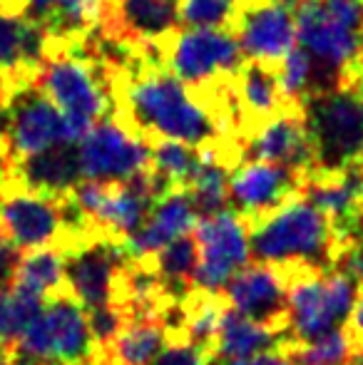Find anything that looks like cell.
<instances>
[{
    "label": "cell",
    "instance_id": "cell-1",
    "mask_svg": "<svg viewBox=\"0 0 363 365\" xmlns=\"http://www.w3.org/2000/svg\"><path fill=\"white\" fill-rule=\"evenodd\" d=\"M115 120L150 142L175 140L194 149L224 142L204 100L162 65H142L112 87ZM229 142V140H227Z\"/></svg>",
    "mask_w": 363,
    "mask_h": 365
},
{
    "label": "cell",
    "instance_id": "cell-2",
    "mask_svg": "<svg viewBox=\"0 0 363 365\" xmlns=\"http://www.w3.org/2000/svg\"><path fill=\"white\" fill-rule=\"evenodd\" d=\"M257 264L294 271H334L351 244L341 239L334 221L296 194L294 199L249 224Z\"/></svg>",
    "mask_w": 363,
    "mask_h": 365
},
{
    "label": "cell",
    "instance_id": "cell-3",
    "mask_svg": "<svg viewBox=\"0 0 363 365\" xmlns=\"http://www.w3.org/2000/svg\"><path fill=\"white\" fill-rule=\"evenodd\" d=\"M35 85L65 115L68 142H80L92 125L115 117V95L105 70L75 40H50V53Z\"/></svg>",
    "mask_w": 363,
    "mask_h": 365
},
{
    "label": "cell",
    "instance_id": "cell-4",
    "mask_svg": "<svg viewBox=\"0 0 363 365\" xmlns=\"http://www.w3.org/2000/svg\"><path fill=\"white\" fill-rule=\"evenodd\" d=\"M314 172L336 174L363 164V82L311 95L301 102Z\"/></svg>",
    "mask_w": 363,
    "mask_h": 365
},
{
    "label": "cell",
    "instance_id": "cell-5",
    "mask_svg": "<svg viewBox=\"0 0 363 365\" xmlns=\"http://www.w3.org/2000/svg\"><path fill=\"white\" fill-rule=\"evenodd\" d=\"M361 281L341 269L289 274L286 331L291 346L311 343L346 326L359 298Z\"/></svg>",
    "mask_w": 363,
    "mask_h": 365
},
{
    "label": "cell",
    "instance_id": "cell-6",
    "mask_svg": "<svg viewBox=\"0 0 363 365\" xmlns=\"http://www.w3.org/2000/svg\"><path fill=\"white\" fill-rule=\"evenodd\" d=\"M162 68L197 95L237 77L247 58L234 30L180 28L162 43Z\"/></svg>",
    "mask_w": 363,
    "mask_h": 365
},
{
    "label": "cell",
    "instance_id": "cell-7",
    "mask_svg": "<svg viewBox=\"0 0 363 365\" xmlns=\"http://www.w3.org/2000/svg\"><path fill=\"white\" fill-rule=\"evenodd\" d=\"M15 353L38 365H92L97 358L88 311L68 289L45 301V308L18 338Z\"/></svg>",
    "mask_w": 363,
    "mask_h": 365
},
{
    "label": "cell",
    "instance_id": "cell-8",
    "mask_svg": "<svg viewBox=\"0 0 363 365\" xmlns=\"http://www.w3.org/2000/svg\"><path fill=\"white\" fill-rule=\"evenodd\" d=\"M65 289L85 311L115 303L120 279L132 261L125 241L102 231H88L63 249Z\"/></svg>",
    "mask_w": 363,
    "mask_h": 365
},
{
    "label": "cell",
    "instance_id": "cell-9",
    "mask_svg": "<svg viewBox=\"0 0 363 365\" xmlns=\"http://www.w3.org/2000/svg\"><path fill=\"white\" fill-rule=\"evenodd\" d=\"M199 244V266L194 289L222 296L229 281L252 264V234L249 221L234 209L204 217L194 234Z\"/></svg>",
    "mask_w": 363,
    "mask_h": 365
},
{
    "label": "cell",
    "instance_id": "cell-10",
    "mask_svg": "<svg viewBox=\"0 0 363 365\" xmlns=\"http://www.w3.org/2000/svg\"><path fill=\"white\" fill-rule=\"evenodd\" d=\"M0 226L20 249H65L75 241L65 197L5 187L0 192Z\"/></svg>",
    "mask_w": 363,
    "mask_h": 365
},
{
    "label": "cell",
    "instance_id": "cell-11",
    "mask_svg": "<svg viewBox=\"0 0 363 365\" xmlns=\"http://www.w3.org/2000/svg\"><path fill=\"white\" fill-rule=\"evenodd\" d=\"M83 179L122 184L152 167V142L110 117L90 127L78 142Z\"/></svg>",
    "mask_w": 363,
    "mask_h": 365
},
{
    "label": "cell",
    "instance_id": "cell-12",
    "mask_svg": "<svg viewBox=\"0 0 363 365\" xmlns=\"http://www.w3.org/2000/svg\"><path fill=\"white\" fill-rule=\"evenodd\" d=\"M180 0H105L100 30L162 65V43L182 28Z\"/></svg>",
    "mask_w": 363,
    "mask_h": 365
},
{
    "label": "cell",
    "instance_id": "cell-13",
    "mask_svg": "<svg viewBox=\"0 0 363 365\" xmlns=\"http://www.w3.org/2000/svg\"><path fill=\"white\" fill-rule=\"evenodd\" d=\"M296 5L299 0H239L234 33L249 63L281 68L296 48Z\"/></svg>",
    "mask_w": 363,
    "mask_h": 365
},
{
    "label": "cell",
    "instance_id": "cell-14",
    "mask_svg": "<svg viewBox=\"0 0 363 365\" xmlns=\"http://www.w3.org/2000/svg\"><path fill=\"white\" fill-rule=\"evenodd\" d=\"M68 142L65 115L53 100L35 85V80L15 85L10 92V125H8V152L13 159Z\"/></svg>",
    "mask_w": 363,
    "mask_h": 365
},
{
    "label": "cell",
    "instance_id": "cell-15",
    "mask_svg": "<svg viewBox=\"0 0 363 365\" xmlns=\"http://www.w3.org/2000/svg\"><path fill=\"white\" fill-rule=\"evenodd\" d=\"M304 177L274 162L249 159L229 174V204L252 224L301 194Z\"/></svg>",
    "mask_w": 363,
    "mask_h": 365
},
{
    "label": "cell",
    "instance_id": "cell-16",
    "mask_svg": "<svg viewBox=\"0 0 363 365\" xmlns=\"http://www.w3.org/2000/svg\"><path fill=\"white\" fill-rule=\"evenodd\" d=\"M224 301L242 316L262 326L286 331L289 313V274L276 266L249 264L224 289ZM289 333V331H286Z\"/></svg>",
    "mask_w": 363,
    "mask_h": 365
},
{
    "label": "cell",
    "instance_id": "cell-17",
    "mask_svg": "<svg viewBox=\"0 0 363 365\" xmlns=\"http://www.w3.org/2000/svg\"><path fill=\"white\" fill-rule=\"evenodd\" d=\"M244 162L259 159V162H274L281 167H289L299 172L301 177H309L314 172V152L306 135L304 115L301 107L286 110L272 117L262 127L244 137L242 142Z\"/></svg>",
    "mask_w": 363,
    "mask_h": 365
},
{
    "label": "cell",
    "instance_id": "cell-18",
    "mask_svg": "<svg viewBox=\"0 0 363 365\" xmlns=\"http://www.w3.org/2000/svg\"><path fill=\"white\" fill-rule=\"evenodd\" d=\"M50 53V33L23 10L0 8V77L10 85L35 80Z\"/></svg>",
    "mask_w": 363,
    "mask_h": 365
},
{
    "label": "cell",
    "instance_id": "cell-19",
    "mask_svg": "<svg viewBox=\"0 0 363 365\" xmlns=\"http://www.w3.org/2000/svg\"><path fill=\"white\" fill-rule=\"evenodd\" d=\"M80 182H83V164H80L78 142H60L45 152L13 159L8 187H20L48 197H68Z\"/></svg>",
    "mask_w": 363,
    "mask_h": 365
},
{
    "label": "cell",
    "instance_id": "cell-20",
    "mask_svg": "<svg viewBox=\"0 0 363 365\" xmlns=\"http://www.w3.org/2000/svg\"><path fill=\"white\" fill-rule=\"evenodd\" d=\"M197 209L184 189H172L152 207L150 217L140 231L125 239V246L132 259H152L157 251L172 244L180 236L192 234L197 229Z\"/></svg>",
    "mask_w": 363,
    "mask_h": 365
},
{
    "label": "cell",
    "instance_id": "cell-21",
    "mask_svg": "<svg viewBox=\"0 0 363 365\" xmlns=\"http://www.w3.org/2000/svg\"><path fill=\"white\" fill-rule=\"evenodd\" d=\"M234 97H237L239 117H242L244 137L252 135L257 127L286 110H294L281 90L279 68L262 63H244L234 77Z\"/></svg>",
    "mask_w": 363,
    "mask_h": 365
},
{
    "label": "cell",
    "instance_id": "cell-22",
    "mask_svg": "<svg viewBox=\"0 0 363 365\" xmlns=\"http://www.w3.org/2000/svg\"><path fill=\"white\" fill-rule=\"evenodd\" d=\"M291 338L286 331L262 326L227 306L214 341V361H244L274 351H289Z\"/></svg>",
    "mask_w": 363,
    "mask_h": 365
},
{
    "label": "cell",
    "instance_id": "cell-23",
    "mask_svg": "<svg viewBox=\"0 0 363 365\" xmlns=\"http://www.w3.org/2000/svg\"><path fill=\"white\" fill-rule=\"evenodd\" d=\"M170 333L157 316L130 318L120 336L107 348L97 351L92 365H152L165 351Z\"/></svg>",
    "mask_w": 363,
    "mask_h": 365
},
{
    "label": "cell",
    "instance_id": "cell-24",
    "mask_svg": "<svg viewBox=\"0 0 363 365\" xmlns=\"http://www.w3.org/2000/svg\"><path fill=\"white\" fill-rule=\"evenodd\" d=\"M229 174L232 167L224 162L217 149H199V167L184 192L189 194L202 219L229 209Z\"/></svg>",
    "mask_w": 363,
    "mask_h": 365
},
{
    "label": "cell",
    "instance_id": "cell-25",
    "mask_svg": "<svg viewBox=\"0 0 363 365\" xmlns=\"http://www.w3.org/2000/svg\"><path fill=\"white\" fill-rule=\"evenodd\" d=\"M150 261L160 274L170 298L182 301L194 291V274H197L199 266V244L192 234L180 236L172 244H167Z\"/></svg>",
    "mask_w": 363,
    "mask_h": 365
},
{
    "label": "cell",
    "instance_id": "cell-26",
    "mask_svg": "<svg viewBox=\"0 0 363 365\" xmlns=\"http://www.w3.org/2000/svg\"><path fill=\"white\" fill-rule=\"evenodd\" d=\"M15 289L28 291L48 301L50 296L65 291V254L63 249H33L23 254L18 274L13 281Z\"/></svg>",
    "mask_w": 363,
    "mask_h": 365
},
{
    "label": "cell",
    "instance_id": "cell-27",
    "mask_svg": "<svg viewBox=\"0 0 363 365\" xmlns=\"http://www.w3.org/2000/svg\"><path fill=\"white\" fill-rule=\"evenodd\" d=\"M199 167V149L175 140L152 142V172L167 184V189H187Z\"/></svg>",
    "mask_w": 363,
    "mask_h": 365
},
{
    "label": "cell",
    "instance_id": "cell-28",
    "mask_svg": "<svg viewBox=\"0 0 363 365\" xmlns=\"http://www.w3.org/2000/svg\"><path fill=\"white\" fill-rule=\"evenodd\" d=\"M45 298L20 291L15 286L0 289V346L13 348L25 328L43 313Z\"/></svg>",
    "mask_w": 363,
    "mask_h": 365
},
{
    "label": "cell",
    "instance_id": "cell-29",
    "mask_svg": "<svg viewBox=\"0 0 363 365\" xmlns=\"http://www.w3.org/2000/svg\"><path fill=\"white\" fill-rule=\"evenodd\" d=\"M286 353L299 365H354L356 361V348L346 328L331 331L311 343L291 346Z\"/></svg>",
    "mask_w": 363,
    "mask_h": 365
},
{
    "label": "cell",
    "instance_id": "cell-30",
    "mask_svg": "<svg viewBox=\"0 0 363 365\" xmlns=\"http://www.w3.org/2000/svg\"><path fill=\"white\" fill-rule=\"evenodd\" d=\"M180 15L187 28L234 30L239 0H180Z\"/></svg>",
    "mask_w": 363,
    "mask_h": 365
},
{
    "label": "cell",
    "instance_id": "cell-31",
    "mask_svg": "<svg viewBox=\"0 0 363 365\" xmlns=\"http://www.w3.org/2000/svg\"><path fill=\"white\" fill-rule=\"evenodd\" d=\"M279 80H281V90H284L286 100L294 107H301V102L309 97L311 80H314V60L309 58V53L296 45L284 58V63H281Z\"/></svg>",
    "mask_w": 363,
    "mask_h": 365
},
{
    "label": "cell",
    "instance_id": "cell-32",
    "mask_svg": "<svg viewBox=\"0 0 363 365\" xmlns=\"http://www.w3.org/2000/svg\"><path fill=\"white\" fill-rule=\"evenodd\" d=\"M127 321H130V318H127V313L122 311L120 306H115V303L88 311L90 333H92V338H95L97 351H102V348L110 346V343L120 336L122 328L127 326Z\"/></svg>",
    "mask_w": 363,
    "mask_h": 365
},
{
    "label": "cell",
    "instance_id": "cell-33",
    "mask_svg": "<svg viewBox=\"0 0 363 365\" xmlns=\"http://www.w3.org/2000/svg\"><path fill=\"white\" fill-rule=\"evenodd\" d=\"M212 351L187 341V338H170L165 351L157 356L152 365H212Z\"/></svg>",
    "mask_w": 363,
    "mask_h": 365
},
{
    "label": "cell",
    "instance_id": "cell-34",
    "mask_svg": "<svg viewBox=\"0 0 363 365\" xmlns=\"http://www.w3.org/2000/svg\"><path fill=\"white\" fill-rule=\"evenodd\" d=\"M20 259H23V249L0 226V289H10L13 286Z\"/></svg>",
    "mask_w": 363,
    "mask_h": 365
},
{
    "label": "cell",
    "instance_id": "cell-35",
    "mask_svg": "<svg viewBox=\"0 0 363 365\" xmlns=\"http://www.w3.org/2000/svg\"><path fill=\"white\" fill-rule=\"evenodd\" d=\"M344 328L356 348V358H359L363 353V284L359 289V298H356V303H354V311H351V316Z\"/></svg>",
    "mask_w": 363,
    "mask_h": 365
},
{
    "label": "cell",
    "instance_id": "cell-36",
    "mask_svg": "<svg viewBox=\"0 0 363 365\" xmlns=\"http://www.w3.org/2000/svg\"><path fill=\"white\" fill-rule=\"evenodd\" d=\"M212 365H299L286 351L264 353V356L244 358V361H214Z\"/></svg>",
    "mask_w": 363,
    "mask_h": 365
},
{
    "label": "cell",
    "instance_id": "cell-37",
    "mask_svg": "<svg viewBox=\"0 0 363 365\" xmlns=\"http://www.w3.org/2000/svg\"><path fill=\"white\" fill-rule=\"evenodd\" d=\"M0 365H13V356H10V348L0 346Z\"/></svg>",
    "mask_w": 363,
    "mask_h": 365
},
{
    "label": "cell",
    "instance_id": "cell-38",
    "mask_svg": "<svg viewBox=\"0 0 363 365\" xmlns=\"http://www.w3.org/2000/svg\"><path fill=\"white\" fill-rule=\"evenodd\" d=\"M354 365H363V353H361L359 358H356V361H354Z\"/></svg>",
    "mask_w": 363,
    "mask_h": 365
}]
</instances>
